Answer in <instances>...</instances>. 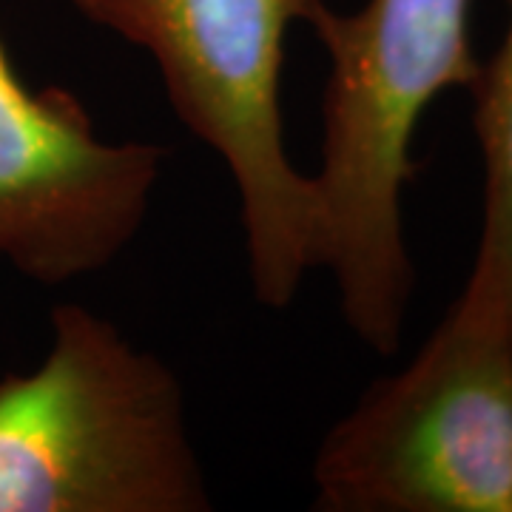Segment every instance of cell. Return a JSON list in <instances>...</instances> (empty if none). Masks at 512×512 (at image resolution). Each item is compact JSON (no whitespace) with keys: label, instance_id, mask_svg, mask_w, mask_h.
<instances>
[{"label":"cell","instance_id":"5","mask_svg":"<svg viewBox=\"0 0 512 512\" xmlns=\"http://www.w3.org/2000/svg\"><path fill=\"white\" fill-rule=\"evenodd\" d=\"M165 151L109 140L69 89H35L0 40V262L69 285L126 254L148 220Z\"/></svg>","mask_w":512,"mask_h":512},{"label":"cell","instance_id":"4","mask_svg":"<svg viewBox=\"0 0 512 512\" xmlns=\"http://www.w3.org/2000/svg\"><path fill=\"white\" fill-rule=\"evenodd\" d=\"M322 512H512V316L458 293L421 350L373 382L313 458Z\"/></svg>","mask_w":512,"mask_h":512},{"label":"cell","instance_id":"2","mask_svg":"<svg viewBox=\"0 0 512 512\" xmlns=\"http://www.w3.org/2000/svg\"><path fill=\"white\" fill-rule=\"evenodd\" d=\"M183 382L103 313L66 302L49 348L0 379V512H208Z\"/></svg>","mask_w":512,"mask_h":512},{"label":"cell","instance_id":"3","mask_svg":"<svg viewBox=\"0 0 512 512\" xmlns=\"http://www.w3.org/2000/svg\"><path fill=\"white\" fill-rule=\"evenodd\" d=\"M151 57L177 120L237 191L256 302L282 311L319 268L311 171L293 163L282 109L288 32L328 0H72Z\"/></svg>","mask_w":512,"mask_h":512},{"label":"cell","instance_id":"1","mask_svg":"<svg viewBox=\"0 0 512 512\" xmlns=\"http://www.w3.org/2000/svg\"><path fill=\"white\" fill-rule=\"evenodd\" d=\"M470 26L473 0H367L348 15L328 6L311 23L328 55L311 171L319 268L350 333L382 356L399 350L416 288L404 237L413 140L433 100L476 83Z\"/></svg>","mask_w":512,"mask_h":512},{"label":"cell","instance_id":"6","mask_svg":"<svg viewBox=\"0 0 512 512\" xmlns=\"http://www.w3.org/2000/svg\"><path fill=\"white\" fill-rule=\"evenodd\" d=\"M507 9L504 37L470 86L484 165V211L476 262L464 285L512 313V0Z\"/></svg>","mask_w":512,"mask_h":512}]
</instances>
